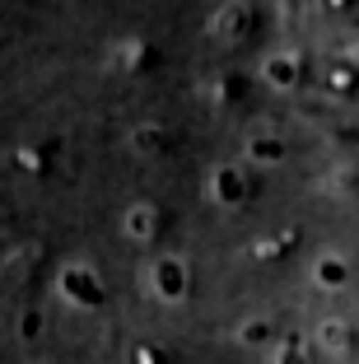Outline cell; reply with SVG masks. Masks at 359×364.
I'll list each match as a JSON object with an SVG mask.
<instances>
[{
  "mask_svg": "<svg viewBox=\"0 0 359 364\" xmlns=\"http://www.w3.org/2000/svg\"><path fill=\"white\" fill-rule=\"evenodd\" d=\"M38 332H43V318H38V313H23V336L33 341Z\"/></svg>",
  "mask_w": 359,
  "mask_h": 364,
  "instance_id": "cell-5",
  "label": "cell"
},
{
  "mask_svg": "<svg viewBox=\"0 0 359 364\" xmlns=\"http://www.w3.org/2000/svg\"><path fill=\"white\" fill-rule=\"evenodd\" d=\"M122 229H127V238L145 243V238L154 234V210H149V205H131V210H127V220H122Z\"/></svg>",
  "mask_w": 359,
  "mask_h": 364,
  "instance_id": "cell-3",
  "label": "cell"
},
{
  "mask_svg": "<svg viewBox=\"0 0 359 364\" xmlns=\"http://www.w3.org/2000/svg\"><path fill=\"white\" fill-rule=\"evenodd\" d=\"M56 289H61V299L75 304V309H103V280H98L94 267H85V262H75V267L61 271V280H56Z\"/></svg>",
  "mask_w": 359,
  "mask_h": 364,
  "instance_id": "cell-1",
  "label": "cell"
},
{
  "mask_svg": "<svg viewBox=\"0 0 359 364\" xmlns=\"http://www.w3.org/2000/svg\"><path fill=\"white\" fill-rule=\"evenodd\" d=\"M149 280H154L159 299H182V294H187V267H182L178 257H159L154 271H149Z\"/></svg>",
  "mask_w": 359,
  "mask_h": 364,
  "instance_id": "cell-2",
  "label": "cell"
},
{
  "mask_svg": "<svg viewBox=\"0 0 359 364\" xmlns=\"http://www.w3.org/2000/svg\"><path fill=\"white\" fill-rule=\"evenodd\" d=\"M220 196H229V201H238L243 196V182H238V173H220Z\"/></svg>",
  "mask_w": 359,
  "mask_h": 364,
  "instance_id": "cell-4",
  "label": "cell"
}]
</instances>
